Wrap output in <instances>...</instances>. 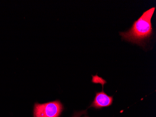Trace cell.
<instances>
[{"label": "cell", "instance_id": "1", "mask_svg": "<svg viewBox=\"0 0 156 117\" xmlns=\"http://www.w3.org/2000/svg\"><path fill=\"white\" fill-rule=\"evenodd\" d=\"M155 10V7H153L146 10L133 23L132 27L128 31L120 32L122 40L144 46V42L153 34L151 20Z\"/></svg>", "mask_w": 156, "mask_h": 117}, {"label": "cell", "instance_id": "2", "mask_svg": "<svg viewBox=\"0 0 156 117\" xmlns=\"http://www.w3.org/2000/svg\"><path fill=\"white\" fill-rule=\"evenodd\" d=\"M63 105L59 100L40 104L35 103L34 117H58L63 110Z\"/></svg>", "mask_w": 156, "mask_h": 117}, {"label": "cell", "instance_id": "3", "mask_svg": "<svg viewBox=\"0 0 156 117\" xmlns=\"http://www.w3.org/2000/svg\"><path fill=\"white\" fill-rule=\"evenodd\" d=\"M113 97L109 96L102 90L101 92H96L94 100L90 107L96 109L108 107L112 104Z\"/></svg>", "mask_w": 156, "mask_h": 117}, {"label": "cell", "instance_id": "4", "mask_svg": "<svg viewBox=\"0 0 156 117\" xmlns=\"http://www.w3.org/2000/svg\"></svg>", "mask_w": 156, "mask_h": 117}]
</instances>
